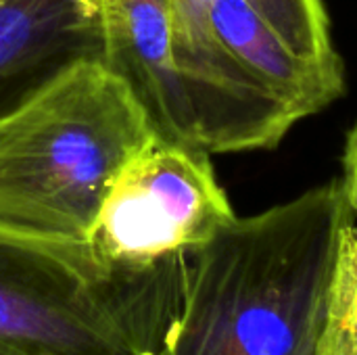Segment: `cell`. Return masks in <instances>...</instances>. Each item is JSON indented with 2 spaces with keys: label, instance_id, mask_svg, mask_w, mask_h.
<instances>
[{
  "label": "cell",
  "instance_id": "cell-1",
  "mask_svg": "<svg viewBox=\"0 0 357 355\" xmlns=\"http://www.w3.org/2000/svg\"><path fill=\"white\" fill-rule=\"evenodd\" d=\"M351 224L341 180L234 218L195 255L155 355H320Z\"/></svg>",
  "mask_w": 357,
  "mask_h": 355
},
{
  "label": "cell",
  "instance_id": "cell-2",
  "mask_svg": "<svg viewBox=\"0 0 357 355\" xmlns=\"http://www.w3.org/2000/svg\"><path fill=\"white\" fill-rule=\"evenodd\" d=\"M167 10L209 155L274 149L345 90L324 0H167Z\"/></svg>",
  "mask_w": 357,
  "mask_h": 355
},
{
  "label": "cell",
  "instance_id": "cell-3",
  "mask_svg": "<svg viewBox=\"0 0 357 355\" xmlns=\"http://www.w3.org/2000/svg\"><path fill=\"white\" fill-rule=\"evenodd\" d=\"M155 138L123 77L75 63L0 119V228L90 247L113 182Z\"/></svg>",
  "mask_w": 357,
  "mask_h": 355
},
{
  "label": "cell",
  "instance_id": "cell-4",
  "mask_svg": "<svg viewBox=\"0 0 357 355\" xmlns=\"http://www.w3.org/2000/svg\"><path fill=\"white\" fill-rule=\"evenodd\" d=\"M190 264L128 270L90 247L0 228V345L29 355H155Z\"/></svg>",
  "mask_w": 357,
  "mask_h": 355
},
{
  "label": "cell",
  "instance_id": "cell-5",
  "mask_svg": "<svg viewBox=\"0 0 357 355\" xmlns=\"http://www.w3.org/2000/svg\"><path fill=\"white\" fill-rule=\"evenodd\" d=\"M234 218L209 153L155 138L113 182L90 249L128 270L190 264Z\"/></svg>",
  "mask_w": 357,
  "mask_h": 355
},
{
  "label": "cell",
  "instance_id": "cell-6",
  "mask_svg": "<svg viewBox=\"0 0 357 355\" xmlns=\"http://www.w3.org/2000/svg\"><path fill=\"white\" fill-rule=\"evenodd\" d=\"M102 52L100 0H0V119Z\"/></svg>",
  "mask_w": 357,
  "mask_h": 355
},
{
  "label": "cell",
  "instance_id": "cell-7",
  "mask_svg": "<svg viewBox=\"0 0 357 355\" xmlns=\"http://www.w3.org/2000/svg\"><path fill=\"white\" fill-rule=\"evenodd\" d=\"M102 63L132 88L157 136L199 146L197 113L174 59L167 0H100Z\"/></svg>",
  "mask_w": 357,
  "mask_h": 355
},
{
  "label": "cell",
  "instance_id": "cell-8",
  "mask_svg": "<svg viewBox=\"0 0 357 355\" xmlns=\"http://www.w3.org/2000/svg\"><path fill=\"white\" fill-rule=\"evenodd\" d=\"M320 355H357V226L343 236Z\"/></svg>",
  "mask_w": 357,
  "mask_h": 355
},
{
  "label": "cell",
  "instance_id": "cell-9",
  "mask_svg": "<svg viewBox=\"0 0 357 355\" xmlns=\"http://www.w3.org/2000/svg\"><path fill=\"white\" fill-rule=\"evenodd\" d=\"M341 188H343L347 205L351 207L354 216H357V123L347 134V142H345V151H343Z\"/></svg>",
  "mask_w": 357,
  "mask_h": 355
},
{
  "label": "cell",
  "instance_id": "cell-10",
  "mask_svg": "<svg viewBox=\"0 0 357 355\" xmlns=\"http://www.w3.org/2000/svg\"><path fill=\"white\" fill-rule=\"evenodd\" d=\"M0 355H29V354L19 352V349H13V347H6V345H0Z\"/></svg>",
  "mask_w": 357,
  "mask_h": 355
}]
</instances>
